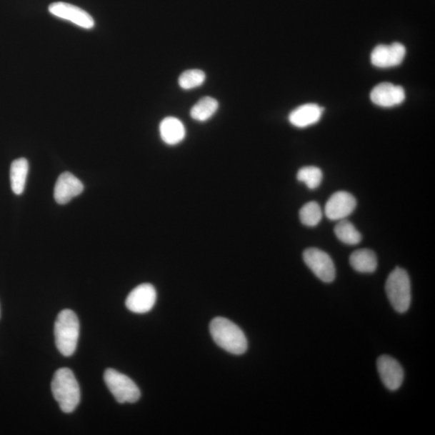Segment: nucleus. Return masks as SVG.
<instances>
[{
    "label": "nucleus",
    "mask_w": 435,
    "mask_h": 435,
    "mask_svg": "<svg viewBox=\"0 0 435 435\" xmlns=\"http://www.w3.org/2000/svg\"><path fill=\"white\" fill-rule=\"evenodd\" d=\"M210 331L214 342L231 354L242 355L248 349V340L244 333L228 319H214Z\"/></svg>",
    "instance_id": "obj_1"
},
{
    "label": "nucleus",
    "mask_w": 435,
    "mask_h": 435,
    "mask_svg": "<svg viewBox=\"0 0 435 435\" xmlns=\"http://www.w3.org/2000/svg\"><path fill=\"white\" fill-rule=\"evenodd\" d=\"M54 397L64 413H72L80 403L79 384L73 371L62 368L56 371L51 383Z\"/></svg>",
    "instance_id": "obj_2"
},
{
    "label": "nucleus",
    "mask_w": 435,
    "mask_h": 435,
    "mask_svg": "<svg viewBox=\"0 0 435 435\" xmlns=\"http://www.w3.org/2000/svg\"><path fill=\"white\" fill-rule=\"evenodd\" d=\"M80 332L76 314L66 309L58 315L54 324L56 348L63 356H71L76 351Z\"/></svg>",
    "instance_id": "obj_3"
},
{
    "label": "nucleus",
    "mask_w": 435,
    "mask_h": 435,
    "mask_svg": "<svg viewBox=\"0 0 435 435\" xmlns=\"http://www.w3.org/2000/svg\"><path fill=\"white\" fill-rule=\"evenodd\" d=\"M386 291L391 305L399 313H405L411 304V285L405 269L397 267L388 276Z\"/></svg>",
    "instance_id": "obj_4"
},
{
    "label": "nucleus",
    "mask_w": 435,
    "mask_h": 435,
    "mask_svg": "<svg viewBox=\"0 0 435 435\" xmlns=\"http://www.w3.org/2000/svg\"><path fill=\"white\" fill-rule=\"evenodd\" d=\"M104 381L107 388L119 403H135L141 397V391L130 378L118 371L109 369L105 371Z\"/></svg>",
    "instance_id": "obj_5"
},
{
    "label": "nucleus",
    "mask_w": 435,
    "mask_h": 435,
    "mask_svg": "<svg viewBox=\"0 0 435 435\" xmlns=\"http://www.w3.org/2000/svg\"><path fill=\"white\" fill-rule=\"evenodd\" d=\"M304 260L319 280L331 283L336 279L335 264L326 252L319 249H307L304 252Z\"/></svg>",
    "instance_id": "obj_6"
},
{
    "label": "nucleus",
    "mask_w": 435,
    "mask_h": 435,
    "mask_svg": "<svg viewBox=\"0 0 435 435\" xmlns=\"http://www.w3.org/2000/svg\"><path fill=\"white\" fill-rule=\"evenodd\" d=\"M406 54V47L401 43L380 45L374 48L371 52V62L378 68L395 67L401 64Z\"/></svg>",
    "instance_id": "obj_7"
},
{
    "label": "nucleus",
    "mask_w": 435,
    "mask_h": 435,
    "mask_svg": "<svg viewBox=\"0 0 435 435\" xmlns=\"http://www.w3.org/2000/svg\"><path fill=\"white\" fill-rule=\"evenodd\" d=\"M49 11L54 16L71 21L79 27L85 29H91L94 27L92 16L77 6L64 2H56L49 5Z\"/></svg>",
    "instance_id": "obj_8"
},
{
    "label": "nucleus",
    "mask_w": 435,
    "mask_h": 435,
    "mask_svg": "<svg viewBox=\"0 0 435 435\" xmlns=\"http://www.w3.org/2000/svg\"><path fill=\"white\" fill-rule=\"evenodd\" d=\"M156 300V291L154 286L144 283L131 290L125 304L131 312L144 314L152 310Z\"/></svg>",
    "instance_id": "obj_9"
},
{
    "label": "nucleus",
    "mask_w": 435,
    "mask_h": 435,
    "mask_svg": "<svg viewBox=\"0 0 435 435\" xmlns=\"http://www.w3.org/2000/svg\"><path fill=\"white\" fill-rule=\"evenodd\" d=\"M356 200L352 194L346 191L333 194L325 206V214L333 221L345 219L354 211Z\"/></svg>",
    "instance_id": "obj_10"
},
{
    "label": "nucleus",
    "mask_w": 435,
    "mask_h": 435,
    "mask_svg": "<svg viewBox=\"0 0 435 435\" xmlns=\"http://www.w3.org/2000/svg\"><path fill=\"white\" fill-rule=\"evenodd\" d=\"M377 370L384 386L388 389L395 391L401 386L404 371L396 359L387 355L380 356L377 359Z\"/></svg>",
    "instance_id": "obj_11"
},
{
    "label": "nucleus",
    "mask_w": 435,
    "mask_h": 435,
    "mask_svg": "<svg viewBox=\"0 0 435 435\" xmlns=\"http://www.w3.org/2000/svg\"><path fill=\"white\" fill-rule=\"evenodd\" d=\"M371 102L382 107L400 105L406 99L404 88L390 83L376 86L370 94Z\"/></svg>",
    "instance_id": "obj_12"
},
{
    "label": "nucleus",
    "mask_w": 435,
    "mask_h": 435,
    "mask_svg": "<svg viewBox=\"0 0 435 435\" xmlns=\"http://www.w3.org/2000/svg\"><path fill=\"white\" fill-rule=\"evenodd\" d=\"M84 186L71 173L65 172L59 176L54 187V199L59 204L64 205L83 193Z\"/></svg>",
    "instance_id": "obj_13"
},
{
    "label": "nucleus",
    "mask_w": 435,
    "mask_h": 435,
    "mask_svg": "<svg viewBox=\"0 0 435 435\" xmlns=\"http://www.w3.org/2000/svg\"><path fill=\"white\" fill-rule=\"evenodd\" d=\"M324 109L314 104L301 105L290 113L289 121L294 127L304 129L318 123Z\"/></svg>",
    "instance_id": "obj_14"
},
{
    "label": "nucleus",
    "mask_w": 435,
    "mask_h": 435,
    "mask_svg": "<svg viewBox=\"0 0 435 435\" xmlns=\"http://www.w3.org/2000/svg\"><path fill=\"white\" fill-rule=\"evenodd\" d=\"M161 140L168 145H176L184 140L186 128L180 119L169 116L163 119L160 124Z\"/></svg>",
    "instance_id": "obj_15"
},
{
    "label": "nucleus",
    "mask_w": 435,
    "mask_h": 435,
    "mask_svg": "<svg viewBox=\"0 0 435 435\" xmlns=\"http://www.w3.org/2000/svg\"><path fill=\"white\" fill-rule=\"evenodd\" d=\"M350 264L353 269L359 273H374L377 268V258L375 252L370 249H359L352 252Z\"/></svg>",
    "instance_id": "obj_16"
},
{
    "label": "nucleus",
    "mask_w": 435,
    "mask_h": 435,
    "mask_svg": "<svg viewBox=\"0 0 435 435\" xmlns=\"http://www.w3.org/2000/svg\"><path fill=\"white\" fill-rule=\"evenodd\" d=\"M29 162L27 159H19L11 163L10 169V180L11 190L17 195L24 191L29 174Z\"/></svg>",
    "instance_id": "obj_17"
},
{
    "label": "nucleus",
    "mask_w": 435,
    "mask_h": 435,
    "mask_svg": "<svg viewBox=\"0 0 435 435\" xmlns=\"http://www.w3.org/2000/svg\"><path fill=\"white\" fill-rule=\"evenodd\" d=\"M218 109L219 103L216 99L204 97L192 106L191 116L195 121L206 122L216 114Z\"/></svg>",
    "instance_id": "obj_18"
},
{
    "label": "nucleus",
    "mask_w": 435,
    "mask_h": 435,
    "mask_svg": "<svg viewBox=\"0 0 435 435\" xmlns=\"http://www.w3.org/2000/svg\"><path fill=\"white\" fill-rule=\"evenodd\" d=\"M335 233L340 241L349 244L356 245L361 241V233L349 220L342 219L336 226Z\"/></svg>",
    "instance_id": "obj_19"
},
{
    "label": "nucleus",
    "mask_w": 435,
    "mask_h": 435,
    "mask_svg": "<svg viewBox=\"0 0 435 435\" xmlns=\"http://www.w3.org/2000/svg\"><path fill=\"white\" fill-rule=\"evenodd\" d=\"M299 218L302 224L307 226H315L323 218V211L316 201H310L301 207Z\"/></svg>",
    "instance_id": "obj_20"
},
{
    "label": "nucleus",
    "mask_w": 435,
    "mask_h": 435,
    "mask_svg": "<svg viewBox=\"0 0 435 435\" xmlns=\"http://www.w3.org/2000/svg\"><path fill=\"white\" fill-rule=\"evenodd\" d=\"M206 74L198 69H188L180 75L179 84L181 89L189 91L204 84Z\"/></svg>",
    "instance_id": "obj_21"
},
{
    "label": "nucleus",
    "mask_w": 435,
    "mask_h": 435,
    "mask_svg": "<svg viewBox=\"0 0 435 435\" xmlns=\"http://www.w3.org/2000/svg\"><path fill=\"white\" fill-rule=\"evenodd\" d=\"M323 176L321 170L315 166L301 168L297 174L298 180L304 182L310 190H315L320 186Z\"/></svg>",
    "instance_id": "obj_22"
}]
</instances>
